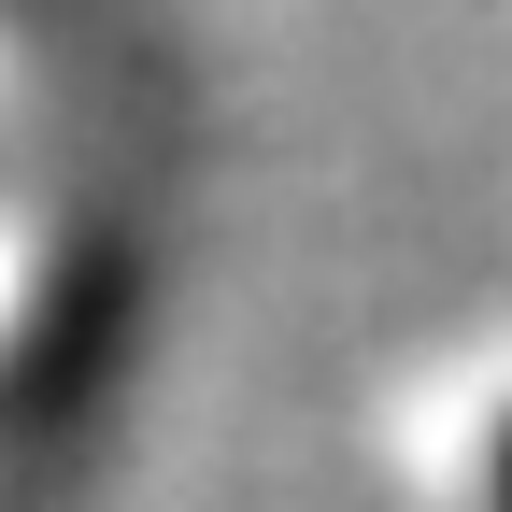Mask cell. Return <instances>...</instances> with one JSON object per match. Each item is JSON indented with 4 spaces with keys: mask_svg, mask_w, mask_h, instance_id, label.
I'll return each mask as SVG.
<instances>
[{
    "mask_svg": "<svg viewBox=\"0 0 512 512\" xmlns=\"http://www.w3.org/2000/svg\"><path fill=\"white\" fill-rule=\"evenodd\" d=\"M498 512H512V427H498Z\"/></svg>",
    "mask_w": 512,
    "mask_h": 512,
    "instance_id": "obj_1",
    "label": "cell"
}]
</instances>
